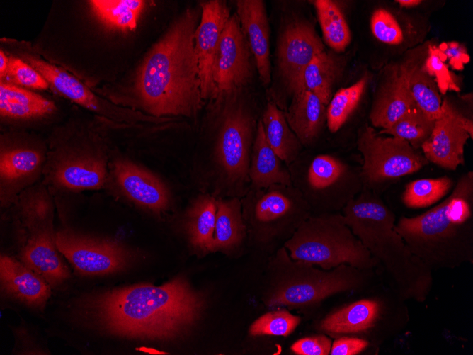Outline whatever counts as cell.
Wrapping results in <instances>:
<instances>
[{
    "label": "cell",
    "instance_id": "obj_1",
    "mask_svg": "<svg viewBox=\"0 0 473 355\" xmlns=\"http://www.w3.org/2000/svg\"><path fill=\"white\" fill-rule=\"evenodd\" d=\"M205 305L203 295L178 277L161 286L143 283L84 295L75 303L74 315L106 334L164 341L189 331Z\"/></svg>",
    "mask_w": 473,
    "mask_h": 355
},
{
    "label": "cell",
    "instance_id": "obj_2",
    "mask_svg": "<svg viewBox=\"0 0 473 355\" xmlns=\"http://www.w3.org/2000/svg\"><path fill=\"white\" fill-rule=\"evenodd\" d=\"M200 8H188L171 24L142 62L135 93L150 115L194 117L202 104L195 34Z\"/></svg>",
    "mask_w": 473,
    "mask_h": 355
},
{
    "label": "cell",
    "instance_id": "obj_3",
    "mask_svg": "<svg viewBox=\"0 0 473 355\" xmlns=\"http://www.w3.org/2000/svg\"><path fill=\"white\" fill-rule=\"evenodd\" d=\"M341 211L353 233L384 269L390 288L404 301H425L433 286L432 270L411 253L394 229V213L378 196L363 187Z\"/></svg>",
    "mask_w": 473,
    "mask_h": 355
},
{
    "label": "cell",
    "instance_id": "obj_4",
    "mask_svg": "<svg viewBox=\"0 0 473 355\" xmlns=\"http://www.w3.org/2000/svg\"><path fill=\"white\" fill-rule=\"evenodd\" d=\"M411 253L431 270L473 263V173L458 179L440 203L394 226Z\"/></svg>",
    "mask_w": 473,
    "mask_h": 355
},
{
    "label": "cell",
    "instance_id": "obj_5",
    "mask_svg": "<svg viewBox=\"0 0 473 355\" xmlns=\"http://www.w3.org/2000/svg\"><path fill=\"white\" fill-rule=\"evenodd\" d=\"M370 271L348 264L324 270L292 259L283 246L270 256L263 302L272 308H315L332 295L365 287Z\"/></svg>",
    "mask_w": 473,
    "mask_h": 355
},
{
    "label": "cell",
    "instance_id": "obj_6",
    "mask_svg": "<svg viewBox=\"0 0 473 355\" xmlns=\"http://www.w3.org/2000/svg\"><path fill=\"white\" fill-rule=\"evenodd\" d=\"M290 257L324 270L348 264L372 270L377 261L353 233L342 213L312 214L284 244Z\"/></svg>",
    "mask_w": 473,
    "mask_h": 355
},
{
    "label": "cell",
    "instance_id": "obj_7",
    "mask_svg": "<svg viewBox=\"0 0 473 355\" xmlns=\"http://www.w3.org/2000/svg\"><path fill=\"white\" fill-rule=\"evenodd\" d=\"M251 110L239 102H229L218 120L212 172L215 193L241 197L249 191V170L256 125Z\"/></svg>",
    "mask_w": 473,
    "mask_h": 355
},
{
    "label": "cell",
    "instance_id": "obj_8",
    "mask_svg": "<svg viewBox=\"0 0 473 355\" xmlns=\"http://www.w3.org/2000/svg\"><path fill=\"white\" fill-rule=\"evenodd\" d=\"M241 200L246 226L258 245L270 255L292 237L312 210L292 185L251 189Z\"/></svg>",
    "mask_w": 473,
    "mask_h": 355
},
{
    "label": "cell",
    "instance_id": "obj_9",
    "mask_svg": "<svg viewBox=\"0 0 473 355\" xmlns=\"http://www.w3.org/2000/svg\"><path fill=\"white\" fill-rule=\"evenodd\" d=\"M404 302L392 289L378 291L327 315L318 329L331 337L360 335L380 345L406 327L409 312Z\"/></svg>",
    "mask_w": 473,
    "mask_h": 355
},
{
    "label": "cell",
    "instance_id": "obj_10",
    "mask_svg": "<svg viewBox=\"0 0 473 355\" xmlns=\"http://www.w3.org/2000/svg\"><path fill=\"white\" fill-rule=\"evenodd\" d=\"M19 210L27 232L20 252L21 261L51 288L61 286L70 272L57 247L53 205L45 188L39 186L25 191L19 199Z\"/></svg>",
    "mask_w": 473,
    "mask_h": 355
},
{
    "label": "cell",
    "instance_id": "obj_11",
    "mask_svg": "<svg viewBox=\"0 0 473 355\" xmlns=\"http://www.w3.org/2000/svg\"><path fill=\"white\" fill-rule=\"evenodd\" d=\"M287 168L292 185L312 214L338 212L363 189L360 172L330 154H318L305 162L297 158Z\"/></svg>",
    "mask_w": 473,
    "mask_h": 355
},
{
    "label": "cell",
    "instance_id": "obj_12",
    "mask_svg": "<svg viewBox=\"0 0 473 355\" xmlns=\"http://www.w3.org/2000/svg\"><path fill=\"white\" fill-rule=\"evenodd\" d=\"M357 146L363 158L360 175L364 187L414 174L428 163L406 140L380 136L367 123L358 130Z\"/></svg>",
    "mask_w": 473,
    "mask_h": 355
},
{
    "label": "cell",
    "instance_id": "obj_13",
    "mask_svg": "<svg viewBox=\"0 0 473 355\" xmlns=\"http://www.w3.org/2000/svg\"><path fill=\"white\" fill-rule=\"evenodd\" d=\"M61 254L83 276H103L123 271L135 255L117 240L94 237L65 228L56 232Z\"/></svg>",
    "mask_w": 473,
    "mask_h": 355
},
{
    "label": "cell",
    "instance_id": "obj_14",
    "mask_svg": "<svg viewBox=\"0 0 473 355\" xmlns=\"http://www.w3.org/2000/svg\"><path fill=\"white\" fill-rule=\"evenodd\" d=\"M24 57L27 63L36 69L49 84L61 94L108 120L135 125H159L169 120L168 118H157L118 106L96 96L64 69L35 56L25 55Z\"/></svg>",
    "mask_w": 473,
    "mask_h": 355
},
{
    "label": "cell",
    "instance_id": "obj_15",
    "mask_svg": "<svg viewBox=\"0 0 473 355\" xmlns=\"http://www.w3.org/2000/svg\"><path fill=\"white\" fill-rule=\"evenodd\" d=\"M251 50L239 17L229 18L215 56L212 80L216 98L245 86L251 77Z\"/></svg>",
    "mask_w": 473,
    "mask_h": 355
},
{
    "label": "cell",
    "instance_id": "obj_16",
    "mask_svg": "<svg viewBox=\"0 0 473 355\" xmlns=\"http://www.w3.org/2000/svg\"><path fill=\"white\" fill-rule=\"evenodd\" d=\"M469 138H473L472 121L445 99L442 113L435 120L431 134L421 148L428 162L455 170L464 163L465 146Z\"/></svg>",
    "mask_w": 473,
    "mask_h": 355
},
{
    "label": "cell",
    "instance_id": "obj_17",
    "mask_svg": "<svg viewBox=\"0 0 473 355\" xmlns=\"http://www.w3.org/2000/svg\"><path fill=\"white\" fill-rule=\"evenodd\" d=\"M324 50L321 38L308 21L296 19L285 27L279 36L277 57L280 71L291 91L298 85L304 68Z\"/></svg>",
    "mask_w": 473,
    "mask_h": 355
},
{
    "label": "cell",
    "instance_id": "obj_18",
    "mask_svg": "<svg viewBox=\"0 0 473 355\" xmlns=\"http://www.w3.org/2000/svg\"><path fill=\"white\" fill-rule=\"evenodd\" d=\"M201 16L195 34L198 60L201 96L204 100L216 98L212 67L220 39L230 17L224 1L210 0L200 4Z\"/></svg>",
    "mask_w": 473,
    "mask_h": 355
},
{
    "label": "cell",
    "instance_id": "obj_19",
    "mask_svg": "<svg viewBox=\"0 0 473 355\" xmlns=\"http://www.w3.org/2000/svg\"><path fill=\"white\" fill-rule=\"evenodd\" d=\"M113 173L119 188L130 201L155 213L167 208L168 189L150 171L131 162L118 160L113 165Z\"/></svg>",
    "mask_w": 473,
    "mask_h": 355
},
{
    "label": "cell",
    "instance_id": "obj_20",
    "mask_svg": "<svg viewBox=\"0 0 473 355\" xmlns=\"http://www.w3.org/2000/svg\"><path fill=\"white\" fill-rule=\"evenodd\" d=\"M2 291L25 305L43 310L51 295V286L21 261L7 255L0 257Z\"/></svg>",
    "mask_w": 473,
    "mask_h": 355
},
{
    "label": "cell",
    "instance_id": "obj_21",
    "mask_svg": "<svg viewBox=\"0 0 473 355\" xmlns=\"http://www.w3.org/2000/svg\"><path fill=\"white\" fill-rule=\"evenodd\" d=\"M414 65L407 63L393 69L370 111V119L375 127L387 129L417 107L409 89V78Z\"/></svg>",
    "mask_w": 473,
    "mask_h": 355
},
{
    "label": "cell",
    "instance_id": "obj_22",
    "mask_svg": "<svg viewBox=\"0 0 473 355\" xmlns=\"http://www.w3.org/2000/svg\"><path fill=\"white\" fill-rule=\"evenodd\" d=\"M236 14L264 85L271 80L270 26L265 3L261 0L236 1Z\"/></svg>",
    "mask_w": 473,
    "mask_h": 355
},
{
    "label": "cell",
    "instance_id": "obj_23",
    "mask_svg": "<svg viewBox=\"0 0 473 355\" xmlns=\"http://www.w3.org/2000/svg\"><path fill=\"white\" fill-rule=\"evenodd\" d=\"M54 186L71 191L99 189L106 184V162L99 157L81 156L64 159L46 172Z\"/></svg>",
    "mask_w": 473,
    "mask_h": 355
},
{
    "label": "cell",
    "instance_id": "obj_24",
    "mask_svg": "<svg viewBox=\"0 0 473 355\" xmlns=\"http://www.w3.org/2000/svg\"><path fill=\"white\" fill-rule=\"evenodd\" d=\"M290 128L303 147L312 145L326 123V106L314 93L299 89L284 111Z\"/></svg>",
    "mask_w": 473,
    "mask_h": 355
},
{
    "label": "cell",
    "instance_id": "obj_25",
    "mask_svg": "<svg viewBox=\"0 0 473 355\" xmlns=\"http://www.w3.org/2000/svg\"><path fill=\"white\" fill-rule=\"evenodd\" d=\"M249 176L251 189L266 188L275 184L292 185L287 166L267 142L261 118L251 148Z\"/></svg>",
    "mask_w": 473,
    "mask_h": 355
},
{
    "label": "cell",
    "instance_id": "obj_26",
    "mask_svg": "<svg viewBox=\"0 0 473 355\" xmlns=\"http://www.w3.org/2000/svg\"><path fill=\"white\" fill-rule=\"evenodd\" d=\"M42 162L35 150H3L0 156L1 197L4 203L11 198L38 174Z\"/></svg>",
    "mask_w": 473,
    "mask_h": 355
},
{
    "label": "cell",
    "instance_id": "obj_27",
    "mask_svg": "<svg viewBox=\"0 0 473 355\" xmlns=\"http://www.w3.org/2000/svg\"><path fill=\"white\" fill-rule=\"evenodd\" d=\"M217 211L211 252L231 253L244 243L247 230L238 197L216 198Z\"/></svg>",
    "mask_w": 473,
    "mask_h": 355
},
{
    "label": "cell",
    "instance_id": "obj_28",
    "mask_svg": "<svg viewBox=\"0 0 473 355\" xmlns=\"http://www.w3.org/2000/svg\"><path fill=\"white\" fill-rule=\"evenodd\" d=\"M261 120L269 145L287 166L290 165L301 154L303 146L288 125L284 111L270 101Z\"/></svg>",
    "mask_w": 473,
    "mask_h": 355
},
{
    "label": "cell",
    "instance_id": "obj_29",
    "mask_svg": "<svg viewBox=\"0 0 473 355\" xmlns=\"http://www.w3.org/2000/svg\"><path fill=\"white\" fill-rule=\"evenodd\" d=\"M55 103L39 94L1 81L0 114L11 119H29L52 113Z\"/></svg>",
    "mask_w": 473,
    "mask_h": 355
},
{
    "label": "cell",
    "instance_id": "obj_30",
    "mask_svg": "<svg viewBox=\"0 0 473 355\" xmlns=\"http://www.w3.org/2000/svg\"><path fill=\"white\" fill-rule=\"evenodd\" d=\"M341 71V64L337 58L324 50L316 55L304 68L298 85L291 92L299 89H307L316 94L327 106Z\"/></svg>",
    "mask_w": 473,
    "mask_h": 355
},
{
    "label": "cell",
    "instance_id": "obj_31",
    "mask_svg": "<svg viewBox=\"0 0 473 355\" xmlns=\"http://www.w3.org/2000/svg\"><path fill=\"white\" fill-rule=\"evenodd\" d=\"M91 10L108 29L126 33L134 30L146 1L140 0H92Z\"/></svg>",
    "mask_w": 473,
    "mask_h": 355
},
{
    "label": "cell",
    "instance_id": "obj_32",
    "mask_svg": "<svg viewBox=\"0 0 473 355\" xmlns=\"http://www.w3.org/2000/svg\"><path fill=\"white\" fill-rule=\"evenodd\" d=\"M216 211V197L206 194L197 199L189 212L187 230L190 241L203 252H211Z\"/></svg>",
    "mask_w": 473,
    "mask_h": 355
},
{
    "label": "cell",
    "instance_id": "obj_33",
    "mask_svg": "<svg viewBox=\"0 0 473 355\" xmlns=\"http://www.w3.org/2000/svg\"><path fill=\"white\" fill-rule=\"evenodd\" d=\"M314 6L324 42L336 52L344 51L351 34L341 7L331 0H316Z\"/></svg>",
    "mask_w": 473,
    "mask_h": 355
},
{
    "label": "cell",
    "instance_id": "obj_34",
    "mask_svg": "<svg viewBox=\"0 0 473 355\" xmlns=\"http://www.w3.org/2000/svg\"><path fill=\"white\" fill-rule=\"evenodd\" d=\"M369 81L364 74L353 85L339 89L331 98L326 107V125L331 133H336L346 123L358 106Z\"/></svg>",
    "mask_w": 473,
    "mask_h": 355
},
{
    "label": "cell",
    "instance_id": "obj_35",
    "mask_svg": "<svg viewBox=\"0 0 473 355\" xmlns=\"http://www.w3.org/2000/svg\"><path fill=\"white\" fill-rule=\"evenodd\" d=\"M409 89L417 107L435 120L442 113V99L434 79L423 66L415 64L409 78Z\"/></svg>",
    "mask_w": 473,
    "mask_h": 355
},
{
    "label": "cell",
    "instance_id": "obj_36",
    "mask_svg": "<svg viewBox=\"0 0 473 355\" xmlns=\"http://www.w3.org/2000/svg\"><path fill=\"white\" fill-rule=\"evenodd\" d=\"M452 186V180L447 176L417 179L406 185L402 194V201L410 208H426L443 198Z\"/></svg>",
    "mask_w": 473,
    "mask_h": 355
},
{
    "label": "cell",
    "instance_id": "obj_37",
    "mask_svg": "<svg viewBox=\"0 0 473 355\" xmlns=\"http://www.w3.org/2000/svg\"><path fill=\"white\" fill-rule=\"evenodd\" d=\"M435 120L427 116L418 107L404 115L380 133L389 134L406 140L415 149L421 148L432 133Z\"/></svg>",
    "mask_w": 473,
    "mask_h": 355
},
{
    "label": "cell",
    "instance_id": "obj_38",
    "mask_svg": "<svg viewBox=\"0 0 473 355\" xmlns=\"http://www.w3.org/2000/svg\"><path fill=\"white\" fill-rule=\"evenodd\" d=\"M301 322V317L285 308L268 312L256 319L249 327L251 336L287 337Z\"/></svg>",
    "mask_w": 473,
    "mask_h": 355
},
{
    "label": "cell",
    "instance_id": "obj_39",
    "mask_svg": "<svg viewBox=\"0 0 473 355\" xmlns=\"http://www.w3.org/2000/svg\"><path fill=\"white\" fill-rule=\"evenodd\" d=\"M370 28L374 36L384 43L399 45L404 40L402 30L396 18L384 9L374 11L370 19Z\"/></svg>",
    "mask_w": 473,
    "mask_h": 355
},
{
    "label": "cell",
    "instance_id": "obj_40",
    "mask_svg": "<svg viewBox=\"0 0 473 355\" xmlns=\"http://www.w3.org/2000/svg\"><path fill=\"white\" fill-rule=\"evenodd\" d=\"M6 77L16 84L35 89H46L49 83L31 65L17 57H9Z\"/></svg>",
    "mask_w": 473,
    "mask_h": 355
},
{
    "label": "cell",
    "instance_id": "obj_41",
    "mask_svg": "<svg viewBox=\"0 0 473 355\" xmlns=\"http://www.w3.org/2000/svg\"><path fill=\"white\" fill-rule=\"evenodd\" d=\"M443 53L430 47V52L423 68L431 76H434L439 91L445 94L448 90L458 91L459 88L452 79L451 74L445 64Z\"/></svg>",
    "mask_w": 473,
    "mask_h": 355
},
{
    "label": "cell",
    "instance_id": "obj_42",
    "mask_svg": "<svg viewBox=\"0 0 473 355\" xmlns=\"http://www.w3.org/2000/svg\"><path fill=\"white\" fill-rule=\"evenodd\" d=\"M332 342L325 334L301 338L290 346L297 355H329Z\"/></svg>",
    "mask_w": 473,
    "mask_h": 355
},
{
    "label": "cell",
    "instance_id": "obj_43",
    "mask_svg": "<svg viewBox=\"0 0 473 355\" xmlns=\"http://www.w3.org/2000/svg\"><path fill=\"white\" fill-rule=\"evenodd\" d=\"M370 343L361 337L341 336L331 344V355H357L367 348Z\"/></svg>",
    "mask_w": 473,
    "mask_h": 355
},
{
    "label": "cell",
    "instance_id": "obj_44",
    "mask_svg": "<svg viewBox=\"0 0 473 355\" xmlns=\"http://www.w3.org/2000/svg\"><path fill=\"white\" fill-rule=\"evenodd\" d=\"M444 54L450 59V63L453 68L457 69H462L463 63L469 60L465 48L454 42L446 45Z\"/></svg>",
    "mask_w": 473,
    "mask_h": 355
},
{
    "label": "cell",
    "instance_id": "obj_45",
    "mask_svg": "<svg viewBox=\"0 0 473 355\" xmlns=\"http://www.w3.org/2000/svg\"><path fill=\"white\" fill-rule=\"evenodd\" d=\"M9 57L1 50L0 52V77L1 80L5 79L7 76L8 69Z\"/></svg>",
    "mask_w": 473,
    "mask_h": 355
},
{
    "label": "cell",
    "instance_id": "obj_46",
    "mask_svg": "<svg viewBox=\"0 0 473 355\" xmlns=\"http://www.w3.org/2000/svg\"><path fill=\"white\" fill-rule=\"evenodd\" d=\"M402 7H414L420 4L422 1L420 0H397L396 1Z\"/></svg>",
    "mask_w": 473,
    "mask_h": 355
}]
</instances>
